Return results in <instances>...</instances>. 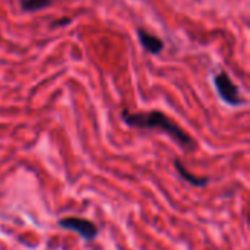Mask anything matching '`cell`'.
<instances>
[{
    "label": "cell",
    "instance_id": "6da1fadb",
    "mask_svg": "<svg viewBox=\"0 0 250 250\" xmlns=\"http://www.w3.org/2000/svg\"><path fill=\"white\" fill-rule=\"evenodd\" d=\"M126 125L139 129H155L170 135L180 146L183 148H193L195 141L183 130L179 125H176L168 116L161 111H148V113H130L127 110L122 114Z\"/></svg>",
    "mask_w": 250,
    "mask_h": 250
},
{
    "label": "cell",
    "instance_id": "7a4b0ae2",
    "mask_svg": "<svg viewBox=\"0 0 250 250\" xmlns=\"http://www.w3.org/2000/svg\"><path fill=\"white\" fill-rule=\"evenodd\" d=\"M214 85L224 103L230 105H242L245 103V100L240 97L237 85L231 81V78L226 72H220L218 75L214 76Z\"/></svg>",
    "mask_w": 250,
    "mask_h": 250
},
{
    "label": "cell",
    "instance_id": "3957f363",
    "mask_svg": "<svg viewBox=\"0 0 250 250\" xmlns=\"http://www.w3.org/2000/svg\"><path fill=\"white\" fill-rule=\"evenodd\" d=\"M59 226L64 230H70V231L78 233L85 240H92L98 234L95 224L91 223L89 220H83V218H75V217L63 218L59 221Z\"/></svg>",
    "mask_w": 250,
    "mask_h": 250
},
{
    "label": "cell",
    "instance_id": "277c9868",
    "mask_svg": "<svg viewBox=\"0 0 250 250\" xmlns=\"http://www.w3.org/2000/svg\"><path fill=\"white\" fill-rule=\"evenodd\" d=\"M138 38H139L142 47H144L148 53H151V54H160V53L163 51V48H164L163 40L158 38L157 35L149 34V32L145 31V29H141V28L138 29Z\"/></svg>",
    "mask_w": 250,
    "mask_h": 250
},
{
    "label": "cell",
    "instance_id": "5b68a950",
    "mask_svg": "<svg viewBox=\"0 0 250 250\" xmlns=\"http://www.w3.org/2000/svg\"><path fill=\"white\" fill-rule=\"evenodd\" d=\"M174 166H176V170H177V173L185 179V180H188L189 183H192L193 186H199V188H202V186H205L207 183H208V180L207 179H202V177H196V176H193V174H190L186 168H185V166L179 161V160H176V163H174Z\"/></svg>",
    "mask_w": 250,
    "mask_h": 250
},
{
    "label": "cell",
    "instance_id": "8992f818",
    "mask_svg": "<svg viewBox=\"0 0 250 250\" xmlns=\"http://www.w3.org/2000/svg\"><path fill=\"white\" fill-rule=\"evenodd\" d=\"M51 3V0H22V9L26 12H34L48 7Z\"/></svg>",
    "mask_w": 250,
    "mask_h": 250
},
{
    "label": "cell",
    "instance_id": "52a82bcc",
    "mask_svg": "<svg viewBox=\"0 0 250 250\" xmlns=\"http://www.w3.org/2000/svg\"><path fill=\"white\" fill-rule=\"evenodd\" d=\"M72 22V19L70 18H64V19H57L54 23H53V26H63V25H69Z\"/></svg>",
    "mask_w": 250,
    "mask_h": 250
}]
</instances>
